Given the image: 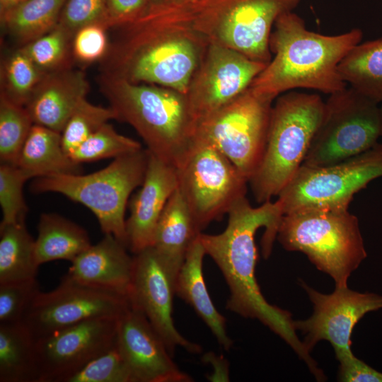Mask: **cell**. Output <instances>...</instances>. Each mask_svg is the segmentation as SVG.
<instances>
[{"instance_id":"cell-1","label":"cell","mask_w":382,"mask_h":382,"mask_svg":"<svg viewBox=\"0 0 382 382\" xmlns=\"http://www.w3.org/2000/svg\"><path fill=\"white\" fill-rule=\"evenodd\" d=\"M226 228L218 234L200 233L199 239L216 264L228 286L230 296L226 308L239 316L260 320L284 340L317 375L320 369L296 335L291 314L269 303L263 296L255 277L257 251V231L265 227L262 255L267 258L277 238L284 215L276 200L253 207L246 196L237 200L228 212Z\"/></svg>"},{"instance_id":"cell-2","label":"cell","mask_w":382,"mask_h":382,"mask_svg":"<svg viewBox=\"0 0 382 382\" xmlns=\"http://www.w3.org/2000/svg\"><path fill=\"white\" fill-rule=\"evenodd\" d=\"M112 29L116 35L100 60L101 75L185 94L208 45L189 25L143 16Z\"/></svg>"},{"instance_id":"cell-3","label":"cell","mask_w":382,"mask_h":382,"mask_svg":"<svg viewBox=\"0 0 382 382\" xmlns=\"http://www.w3.org/2000/svg\"><path fill=\"white\" fill-rule=\"evenodd\" d=\"M362 37V30L356 28L334 35L316 33L294 11L283 13L270 37L272 59L250 88L274 100L296 88L328 96L339 91L347 86L340 75L339 64Z\"/></svg>"},{"instance_id":"cell-4","label":"cell","mask_w":382,"mask_h":382,"mask_svg":"<svg viewBox=\"0 0 382 382\" xmlns=\"http://www.w3.org/2000/svg\"><path fill=\"white\" fill-rule=\"evenodd\" d=\"M98 83L115 120L132 126L151 154L178 169L194 147L197 124L185 95L101 74Z\"/></svg>"},{"instance_id":"cell-5","label":"cell","mask_w":382,"mask_h":382,"mask_svg":"<svg viewBox=\"0 0 382 382\" xmlns=\"http://www.w3.org/2000/svg\"><path fill=\"white\" fill-rule=\"evenodd\" d=\"M301 0H195L168 13L149 11L163 21L189 25L207 44L220 45L268 64L269 41L277 19Z\"/></svg>"},{"instance_id":"cell-6","label":"cell","mask_w":382,"mask_h":382,"mask_svg":"<svg viewBox=\"0 0 382 382\" xmlns=\"http://www.w3.org/2000/svg\"><path fill=\"white\" fill-rule=\"evenodd\" d=\"M275 100L264 154L248 182L259 204L277 197L303 165L324 112L317 93L290 91Z\"/></svg>"},{"instance_id":"cell-7","label":"cell","mask_w":382,"mask_h":382,"mask_svg":"<svg viewBox=\"0 0 382 382\" xmlns=\"http://www.w3.org/2000/svg\"><path fill=\"white\" fill-rule=\"evenodd\" d=\"M277 238L289 251H299L321 272L329 274L335 287L347 279L366 257L357 217L348 209H304L284 214Z\"/></svg>"},{"instance_id":"cell-8","label":"cell","mask_w":382,"mask_h":382,"mask_svg":"<svg viewBox=\"0 0 382 382\" xmlns=\"http://www.w3.org/2000/svg\"><path fill=\"white\" fill-rule=\"evenodd\" d=\"M149 157V151L141 149L117 157L106 167L89 174L37 178L30 190L62 194L84 205L96 216L104 234L114 236L126 245L128 199L144 182Z\"/></svg>"},{"instance_id":"cell-9","label":"cell","mask_w":382,"mask_h":382,"mask_svg":"<svg viewBox=\"0 0 382 382\" xmlns=\"http://www.w3.org/2000/svg\"><path fill=\"white\" fill-rule=\"evenodd\" d=\"M381 139L380 104L349 86L329 95L303 166L337 163L375 146Z\"/></svg>"},{"instance_id":"cell-10","label":"cell","mask_w":382,"mask_h":382,"mask_svg":"<svg viewBox=\"0 0 382 382\" xmlns=\"http://www.w3.org/2000/svg\"><path fill=\"white\" fill-rule=\"evenodd\" d=\"M382 177V143L343 161L301 166L277 195L283 214L304 209H348L354 195Z\"/></svg>"},{"instance_id":"cell-11","label":"cell","mask_w":382,"mask_h":382,"mask_svg":"<svg viewBox=\"0 0 382 382\" xmlns=\"http://www.w3.org/2000/svg\"><path fill=\"white\" fill-rule=\"evenodd\" d=\"M274 100L249 87L199 120L195 141L209 143L221 151L249 182L264 154Z\"/></svg>"},{"instance_id":"cell-12","label":"cell","mask_w":382,"mask_h":382,"mask_svg":"<svg viewBox=\"0 0 382 382\" xmlns=\"http://www.w3.org/2000/svg\"><path fill=\"white\" fill-rule=\"evenodd\" d=\"M177 173L178 188L201 232L246 195L248 180L221 151L204 141H195Z\"/></svg>"},{"instance_id":"cell-13","label":"cell","mask_w":382,"mask_h":382,"mask_svg":"<svg viewBox=\"0 0 382 382\" xmlns=\"http://www.w3.org/2000/svg\"><path fill=\"white\" fill-rule=\"evenodd\" d=\"M128 296L81 284L66 274L53 290H40L22 323L35 340L86 320L119 318L129 305Z\"/></svg>"},{"instance_id":"cell-14","label":"cell","mask_w":382,"mask_h":382,"mask_svg":"<svg viewBox=\"0 0 382 382\" xmlns=\"http://www.w3.org/2000/svg\"><path fill=\"white\" fill-rule=\"evenodd\" d=\"M266 65L231 48L208 44L185 94L197 123L245 92Z\"/></svg>"},{"instance_id":"cell-15","label":"cell","mask_w":382,"mask_h":382,"mask_svg":"<svg viewBox=\"0 0 382 382\" xmlns=\"http://www.w3.org/2000/svg\"><path fill=\"white\" fill-rule=\"evenodd\" d=\"M118 318H96L35 340L37 382H65L116 342Z\"/></svg>"},{"instance_id":"cell-16","label":"cell","mask_w":382,"mask_h":382,"mask_svg":"<svg viewBox=\"0 0 382 382\" xmlns=\"http://www.w3.org/2000/svg\"><path fill=\"white\" fill-rule=\"evenodd\" d=\"M301 286L313 304V315L294 326L305 335L303 343L310 352L320 340L328 341L337 360L352 355V334L364 316L382 308V295L359 293L347 286L335 287L329 294H322L304 282Z\"/></svg>"},{"instance_id":"cell-17","label":"cell","mask_w":382,"mask_h":382,"mask_svg":"<svg viewBox=\"0 0 382 382\" xmlns=\"http://www.w3.org/2000/svg\"><path fill=\"white\" fill-rule=\"evenodd\" d=\"M129 301L140 310L164 342L173 357L178 347L199 354L202 347L176 329L173 318L175 282L156 250L149 246L134 254Z\"/></svg>"},{"instance_id":"cell-18","label":"cell","mask_w":382,"mask_h":382,"mask_svg":"<svg viewBox=\"0 0 382 382\" xmlns=\"http://www.w3.org/2000/svg\"><path fill=\"white\" fill-rule=\"evenodd\" d=\"M116 343L135 382L193 381L175 364L162 338L131 302L118 318Z\"/></svg>"},{"instance_id":"cell-19","label":"cell","mask_w":382,"mask_h":382,"mask_svg":"<svg viewBox=\"0 0 382 382\" xmlns=\"http://www.w3.org/2000/svg\"><path fill=\"white\" fill-rule=\"evenodd\" d=\"M144 182L129 202L126 246L133 254L151 246L161 215L178 186L177 169L149 151Z\"/></svg>"},{"instance_id":"cell-20","label":"cell","mask_w":382,"mask_h":382,"mask_svg":"<svg viewBox=\"0 0 382 382\" xmlns=\"http://www.w3.org/2000/svg\"><path fill=\"white\" fill-rule=\"evenodd\" d=\"M104 235L71 262L66 274L81 284L128 296L134 256L114 236Z\"/></svg>"},{"instance_id":"cell-21","label":"cell","mask_w":382,"mask_h":382,"mask_svg":"<svg viewBox=\"0 0 382 382\" xmlns=\"http://www.w3.org/2000/svg\"><path fill=\"white\" fill-rule=\"evenodd\" d=\"M89 83L82 70L71 67L46 74L25 105L34 124L62 132L85 98Z\"/></svg>"},{"instance_id":"cell-22","label":"cell","mask_w":382,"mask_h":382,"mask_svg":"<svg viewBox=\"0 0 382 382\" xmlns=\"http://www.w3.org/2000/svg\"><path fill=\"white\" fill-rule=\"evenodd\" d=\"M202 233L178 188L168 201L158 221L152 247L175 284L186 254Z\"/></svg>"},{"instance_id":"cell-23","label":"cell","mask_w":382,"mask_h":382,"mask_svg":"<svg viewBox=\"0 0 382 382\" xmlns=\"http://www.w3.org/2000/svg\"><path fill=\"white\" fill-rule=\"evenodd\" d=\"M200 234V233H199ZM206 255L199 235L190 247L175 284V294L191 306L227 352L233 345L226 332V321L214 306L203 275Z\"/></svg>"},{"instance_id":"cell-24","label":"cell","mask_w":382,"mask_h":382,"mask_svg":"<svg viewBox=\"0 0 382 382\" xmlns=\"http://www.w3.org/2000/svg\"><path fill=\"white\" fill-rule=\"evenodd\" d=\"M16 166L29 178L82 173L64 151L61 133L34 124L21 149Z\"/></svg>"},{"instance_id":"cell-25","label":"cell","mask_w":382,"mask_h":382,"mask_svg":"<svg viewBox=\"0 0 382 382\" xmlns=\"http://www.w3.org/2000/svg\"><path fill=\"white\" fill-rule=\"evenodd\" d=\"M91 245L81 226L54 213H43L37 224L35 255L39 265L54 260L72 262Z\"/></svg>"},{"instance_id":"cell-26","label":"cell","mask_w":382,"mask_h":382,"mask_svg":"<svg viewBox=\"0 0 382 382\" xmlns=\"http://www.w3.org/2000/svg\"><path fill=\"white\" fill-rule=\"evenodd\" d=\"M338 71L349 87L382 103V37L359 42L342 59Z\"/></svg>"},{"instance_id":"cell-27","label":"cell","mask_w":382,"mask_h":382,"mask_svg":"<svg viewBox=\"0 0 382 382\" xmlns=\"http://www.w3.org/2000/svg\"><path fill=\"white\" fill-rule=\"evenodd\" d=\"M35 343L22 322L0 324V382H37Z\"/></svg>"},{"instance_id":"cell-28","label":"cell","mask_w":382,"mask_h":382,"mask_svg":"<svg viewBox=\"0 0 382 382\" xmlns=\"http://www.w3.org/2000/svg\"><path fill=\"white\" fill-rule=\"evenodd\" d=\"M39 267L25 223L0 225V284L35 279Z\"/></svg>"},{"instance_id":"cell-29","label":"cell","mask_w":382,"mask_h":382,"mask_svg":"<svg viewBox=\"0 0 382 382\" xmlns=\"http://www.w3.org/2000/svg\"><path fill=\"white\" fill-rule=\"evenodd\" d=\"M65 0H26L0 15L1 24L20 47L52 30Z\"/></svg>"},{"instance_id":"cell-30","label":"cell","mask_w":382,"mask_h":382,"mask_svg":"<svg viewBox=\"0 0 382 382\" xmlns=\"http://www.w3.org/2000/svg\"><path fill=\"white\" fill-rule=\"evenodd\" d=\"M45 74L18 49L1 64L0 95L25 106Z\"/></svg>"},{"instance_id":"cell-31","label":"cell","mask_w":382,"mask_h":382,"mask_svg":"<svg viewBox=\"0 0 382 382\" xmlns=\"http://www.w3.org/2000/svg\"><path fill=\"white\" fill-rule=\"evenodd\" d=\"M73 35L59 25L20 49L44 73L72 66Z\"/></svg>"},{"instance_id":"cell-32","label":"cell","mask_w":382,"mask_h":382,"mask_svg":"<svg viewBox=\"0 0 382 382\" xmlns=\"http://www.w3.org/2000/svg\"><path fill=\"white\" fill-rule=\"evenodd\" d=\"M34 123L25 106L0 95V161L16 164Z\"/></svg>"},{"instance_id":"cell-33","label":"cell","mask_w":382,"mask_h":382,"mask_svg":"<svg viewBox=\"0 0 382 382\" xmlns=\"http://www.w3.org/2000/svg\"><path fill=\"white\" fill-rule=\"evenodd\" d=\"M142 149L141 144L118 133L109 122L103 125L71 154L76 163L117 158Z\"/></svg>"},{"instance_id":"cell-34","label":"cell","mask_w":382,"mask_h":382,"mask_svg":"<svg viewBox=\"0 0 382 382\" xmlns=\"http://www.w3.org/2000/svg\"><path fill=\"white\" fill-rule=\"evenodd\" d=\"M111 120H115V114L110 106L94 105L83 99L61 132L63 149L70 156L81 144Z\"/></svg>"},{"instance_id":"cell-35","label":"cell","mask_w":382,"mask_h":382,"mask_svg":"<svg viewBox=\"0 0 382 382\" xmlns=\"http://www.w3.org/2000/svg\"><path fill=\"white\" fill-rule=\"evenodd\" d=\"M29 177L16 165L1 163L0 225L25 222L28 207L23 197V185Z\"/></svg>"},{"instance_id":"cell-36","label":"cell","mask_w":382,"mask_h":382,"mask_svg":"<svg viewBox=\"0 0 382 382\" xmlns=\"http://www.w3.org/2000/svg\"><path fill=\"white\" fill-rule=\"evenodd\" d=\"M65 382H135L132 373L115 343Z\"/></svg>"},{"instance_id":"cell-37","label":"cell","mask_w":382,"mask_h":382,"mask_svg":"<svg viewBox=\"0 0 382 382\" xmlns=\"http://www.w3.org/2000/svg\"><path fill=\"white\" fill-rule=\"evenodd\" d=\"M39 291L37 279L0 284V324L21 322Z\"/></svg>"},{"instance_id":"cell-38","label":"cell","mask_w":382,"mask_h":382,"mask_svg":"<svg viewBox=\"0 0 382 382\" xmlns=\"http://www.w3.org/2000/svg\"><path fill=\"white\" fill-rule=\"evenodd\" d=\"M57 24L73 37L78 30L91 24L109 29L107 0H65Z\"/></svg>"},{"instance_id":"cell-39","label":"cell","mask_w":382,"mask_h":382,"mask_svg":"<svg viewBox=\"0 0 382 382\" xmlns=\"http://www.w3.org/2000/svg\"><path fill=\"white\" fill-rule=\"evenodd\" d=\"M106 26L91 24L78 30L72 40L74 59L81 64L100 61L109 47Z\"/></svg>"},{"instance_id":"cell-40","label":"cell","mask_w":382,"mask_h":382,"mask_svg":"<svg viewBox=\"0 0 382 382\" xmlns=\"http://www.w3.org/2000/svg\"><path fill=\"white\" fill-rule=\"evenodd\" d=\"M151 6L152 0H107L109 29L136 22Z\"/></svg>"},{"instance_id":"cell-41","label":"cell","mask_w":382,"mask_h":382,"mask_svg":"<svg viewBox=\"0 0 382 382\" xmlns=\"http://www.w3.org/2000/svg\"><path fill=\"white\" fill-rule=\"evenodd\" d=\"M340 362L337 379L342 382H382V373L369 366L354 354Z\"/></svg>"},{"instance_id":"cell-42","label":"cell","mask_w":382,"mask_h":382,"mask_svg":"<svg viewBox=\"0 0 382 382\" xmlns=\"http://www.w3.org/2000/svg\"><path fill=\"white\" fill-rule=\"evenodd\" d=\"M195 0H161L156 4H152L149 10L157 13H168L182 8Z\"/></svg>"},{"instance_id":"cell-43","label":"cell","mask_w":382,"mask_h":382,"mask_svg":"<svg viewBox=\"0 0 382 382\" xmlns=\"http://www.w3.org/2000/svg\"><path fill=\"white\" fill-rule=\"evenodd\" d=\"M26 0H0V15L21 4Z\"/></svg>"},{"instance_id":"cell-44","label":"cell","mask_w":382,"mask_h":382,"mask_svg":"<svg viewBox=\"0 0 382 382\" xmlns=\"http://www.w3.org/2000/svg\"><path fill=\"white\" fill-rule=\"evenodd\" d=\"M380 111H381V139L382 143V103L380 104Z\"/></svg>"},{"instance_id":"cell-45","label":"cell","mask_w":382,"mask_h":382,"mask_svg":"<svg viewBox=\"0 0 382 382\" xmlns=\"http://www.w3.org/2000/svg\"><path fill=\"white\" fill-rule=\"evenodd\" d=\"M161 0H152V4H156L159 3Z\"/></svg>"}]
</instances>
